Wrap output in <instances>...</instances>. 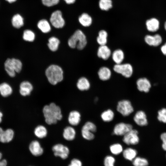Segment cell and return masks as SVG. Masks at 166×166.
Instances as JSON below:
<instances>
[{"instance_id":"cell-22","label":"cell","mask_w":166,"mask_h":166,"mask_svg":"<svg viewBox=\"0 0 166 166\" xmlns=\"http://www.w3.org/2000/svg\"><path fill=\"white\" fill-rule=\"evenodd\" d=\"M90 86L89 81L84 77L79 78L77 84V88L81 91L88 90L90 88Z\"/></svg>"},{"instance_id":"cell-9","label":"cell","mask_w":166,"mask_h":166,"mask_svg":"<svg viewBox=\"0 0 166 166\" xmlns=\"http://www.w3.org/2000/svg\"><path fill=\"white\" fill-rule=\"evenodd\" d=\"M133 128V126L131 124L120 122L114 126L113 133L117 136H124Z\"/></svg>"},{"instance_id":"cell-18","label":"cell","mask_w":166,"mask_h":166,"mask_svg":"<svg viewBox=\"0 0 166 166\" xmlns=\"http://www.w3.org/2000/svg\"><path fill=\"white\" fill-rule=\"evenodd\" d=\"M33 86L30 82L24 81L20 85L19 92L23 96L29 95L33 90Z\"/></svg>"},{"instance_id":"cell-46","label":"cell","mask_w":166,"mask_h":166,"mask_svg":"<svg viewBox=\"0 0 166 166\" xmlns=\"http://www.w3.org/2000/svg\"><path fill=\"white\" fill-rule=\"evenodd\" d=\"M68 4H72L76 0H64Z\"/></svg>"},{"instance_id":"cell-13","label":"cell","mask_w":166,"mask_h":166,"mask_svg":"<svg viewBox=\"0 0 166 166\" xmlns=\"http://www.w3.org/2000/svg\"><path fill=\"white\" fill-rule=\"evenodd\" d=\"M133 120L136 124L140 127L146 126L148 123L147 115L142 110H138L135 113Z\"/></svg>"},{"instance_id":"cell-16","label":"cell","mask_w":166,"mask_h":166,"mask_svg":"<svg viewBox=\"0 0 166 166\" xmlns=\"http://www.w3.org/2000/svg\"><path fill=\"white\" fill-rule=\"evenodd\" d=\"M146 29L151 33L157 32L159 29L160 23L159 21L156 18H152L147 20L145 23Z\"/></svg>"},{"instance_id":"cell-36","label":"cell","mask_w":166,"mask_h":166,"mask_svg":"<svg viewBox=\"0 0 166 166\" xmlns=\"http://www.w3.org/2000/svg\"><path fill=\"white\" fill-rule=\"evenodd\" d=\"M99 6L101 10L107 11L112 7V2L111 0H100Z\"/></svg>"},{"instance_id":"cell-2","label":"cell","mask_w":166,"mask_h":166,"mask_svg":"<svg viewBox=\"0 0 166 166\" xmlns=\"http://www.w3.org/2000/svg\"><path fill=\"white\" fill-rule=\"evenodd\" d=\"M45 75L49 82L55 85L63 79V71L59 66L52 65L49 66L45 71Z\"/></svg>"},{"instance_id":"cell-31","label":"cell","mask_w":166,"mask_h":166,"mask_svg":"<svg viewBox=\"0 0 166 166\" xmlns=\"http://www.w3.org/2000/svg\"><path fill=\"white\" fill-rule=\"evenodd\" d=\"M108 34L106 31L104 30L100 31L97 37V41L100 45H106L107 42Z\"/></svg>"},{"instance_id":"cell-17","label":"cell","mask_w":166,"mask_h":166,"mask_svg":"<svg viewBox=\"0 0 166 166\" xmlns=\"http://www.w3.org/2000/svg\"><path fill=\"white\" fill-rule=\"evenodd\" d=\"M81 115L77 111L73 110L70 112L68 117V121L72 126L78 125L81 121Z\"/></svg>"},{"instance_id":"cell-23","label":"cell","mask_w":166,"mask_h":166,"mask_svg":"<svg viewBox=\"0 0 166 166\" xmlns=\"http://www.w3.org/2000/svg\"><path fill=\"white\" fill-rule=\"evenodd\" d=\"M100 79L102 81L109 79L111 76V72L110 69L106 67H102L99 69L98 72Z\"/></svg>"},{"instance_id":"cell-35","label":"cell","mask_w":166,"mask_h":166,"mask_svg":"<svg viewBox=\"0 0 166 166\" xmlns=\"http://www.w3.org/2000/svg\"><path fill=\"white\" fill-rule=\"evenodd\" d=\"M132 164L134 166H148V164L146 159L137 156L132 160Z\"/></svg>"},{"instance_id":"cell-6","label":"cell","mask_w":166,"mask_h":166,"mask_svg":"<svg viewBox=\"0 0 166 166\" xmlns=\"http://www.w3.org/2000/svg\"><path fill=\"white\" fill-rule=\"evenodd\" d=\"M113 70L127 78L131 77L133 73L132 66L129 63L116 64L113 67Z\"/></svg>"},{"instance_id":"cell-8","label":"cell","mask_w":166,"mask_h":166,"mask_svg":"<svg viewBox=\"0 0 166 166\" xmlns=\"http://www.w3.org/2000/svg\"><path fill=\"white\" fill-rule=\"evenodd\" d=\"M144 41L148 46L156 47L162 44L163 39L161 35L159 34L154 35L148 34L145 36Z\"/></svg>"},{"instance_id":"cell-40","label":"cell","mask_w":166,"mask_h":166,"mask_svg":"<svg viewBox=\"0 0 166 166\" xmlns=\"http://www.w3.org/2000/svg\"><path fill=\"white\" fill-rule=\"evenodd\" d=\"M115 159L112 156L108 155L104 158V166H114Z\"/></svg>"},{"instance_id":"cell-45","label":"cell","mask_w":166,"mask_h":166,"mask_svg":"<svg viewBox=\"0 0 166 166\" xmlns=\"http://www.w3.org/2000/svg\"><path fill=\"white\" fill-rule=\"evenodd\" d=\"M2 155L0 152V166H6L7 162L5 159L2 160Z\"/></svg>"},{"instance_id":"cell-38","label":"cell","mask_w":166,"mask_h":166,"mask_svg":"<svg viewBox=\"0 0 166 166\" xmlns=\"http://www.w3.org/2000/svg\"><path fill=\"white\" fill-rule=\"evenodd\" d=\"M81 134L82 137L87 140H93L95 137L94 133L89 130L81 128Z\"/></svg>"},{"instance_id":"cell-11","label":"cell","mask_w":166,"mask_h":166,"mask_svg":"<svg viewBox=\"0 0 166 166\" xmlns=\"http://www.w3.org/2000/svg\"><path fill=\"white\" fill-rule=\"evenodd\" d=\"M50 22L55 28H62L65 25V22L63 18L61 11L59 10L53 12L51 16Z\"/></svg>"},{"instance_id":"cell-34","label":"cell","mask_w":166,"mask_h":166,"mask_svg":"<svg viewBox=\"0 0 166 166\" xmlns=\"http://www.w3.org/2000/svg\"><path fill=\"white\" fill-rule=\"evenodd\" d=\"M156 117L159 122L166 124V107L162 108L158 111Z\"/></svg>"},{"instance_id":"cell-12","label":"cell","mask_w":166,"mask_h":166,"mask_svg":"<svg viewBox=\"0 0 166 166\" xmlns=\"http://www.w3.org/2000/svg\"><path fill=\"white\" fill-rule=\"evenodd\" d=\"M136 85L138 90L141 92L145 93H148L152 86L150 80L145 77L138 78L136 81Z\"/></svg>"},{"instance_id":"cell-4","label":"cell","mask_w":166,"mask_h":166,"mask_svg":"<svg viewBox=\"0 0 166 166\" xmlns=\"http://www.w3.org/2000/svg\"><path fill=\"white\" fill-rule=\"evenodd\" d=\"M5 70L11 77H14L15 73H19L21 70L22 64L21 61L17 59L8 58L4 63Z\"/></svg>"},{"instance_id":"cell-43","label":"cell","mask_w":166,"mask_h":166,"mask_svg":"<svg viewBox=\"0 0 166 166\" xmlns=\"http://www.w3.org/2000/svg\"><path fill=\"white\" fill-rule=\"evenodd\" d=\"M82 163L79 160L74 158L72 160L68 166H82Z\"/></svg>"},{"instance_id":"cell-33","label":"cell","mask_w":166,"mask_h":166,"mask_svg":"<svg viewBox=\"0 0 166 166\" xmlns=\"http://www.w3.org/2000/svg\"><path fill=\"white\" fill-rule=\"evenodd\" d=\"M111 153L114 155H118L122 153L123 151L122 146L118 143H115L111 145L109 147Z\"/></svg>"},{"instance_id":"cell-48","label":"cell","mask_w":166,"mask_h":166,"mask_svg":"<svg viewBox=\"0 0 166 166\" xmlns=\"http://www.w3.org/2000/svg\"><path fill=\"white\" fill-rule=\"evenodd\" d=\"M6 1H7L9 3H12L14 2H15L16 1V0H6Z\"/></svg>"},{"instance_id":"cell-44","label":"cell","mask_w":166,"mask_h":166,"mask_svg":"<svg viewBox=\"0 0 166 166\" xmlns=\"http://www.w3.org/2000/svg\"><path fill=\"white\" fill-rule=\"evenodd\" d=\"M160 50L161 53L166 56V42L160 46Z\"/></svg>"},{"instance_id":"cell-10","label":"cell","mask_w":166,"mask_h":166,"mask_svg":"<svg viewBox=\"0 0 166 166\" xmlns=\"http://www.w3.org/2000/svg\"><path fill=\"white\" fill-rule=\"evenodd\" d=\"M52 150L55 156L60 157L63 159H66L69 153L68 148L61 144L54 145L52 148Z\"/></svg>"},{"instance_id":"cell-19","label":"cell","mask_w":166,"mask_h":166,"mask_svg":"<svg viewBox=\"0 0 166 166\" xmlns=\"http://www.w3.org/2000/svg\"><path fill=\"white\" fill-rule=\"evenodd\" d=\"M111 54V51L106 45H100L98 49V56L104 60L108 59Z\"/></svg>"},{"instance_id":"cell-7","label":"cell","mask_w":166,"mask_h":166,"mask_svg":"<svg viewBox=\"0 0 166 166\" xmlns=\"http://www.w3.org/2000/svg\"><path fill=\"white\" fill-rule=\"evenodd\" d=\"M123 142L128 145H135L140 141L139 132L136 129L133 128L123 136Z\"/></svg>"},{"instance_id":"cell-24","label":"cell","mask_w":166,"mask_h":166,"mask_svg":"<svg viewBox=\"0 0 166 166\" xmlns=\"http://www.w3.org/2000/svg\"><path fill=\"white\" fill-rule=\"evenodd\" d=\"M124 58V54L121 49L115 50L112 54V58L116 64H121Z\"/></svg>"},{"instance_id":"cell-28","label":"cell","mask_w":166,"mask_h":166,"mask_svg":"<svg viewBox=\"0 0 166 166\" xmlns=\"http://www.w3.org/2000/svg\"><path fill=\"white\" fill-rule=\"evenodd\" d=\"M79 21L81 24L85 27L90 26L92 23L91 17L87 14H82L79 18Z\"/></svg>"},{"instance_id":"cell-14","label":"cell","mask_w":166,"mask_h":166,"mask_svg":"<svg viewBox=\"0 0 166 166\" xmlns=\"http://www.w3.org/2000/svg\"><path fill=\"white\" fill-rule=\"evenodd\" d=\"M14 135V132L11 129L4 131L0 127V142L3 143L9 142L12 140Z\"/></svg>"},{"instance_id":"cell-15","label":"cell","mask_w":166,"mask_h":166,"mask_svg":"<svg viewBox=\"0 0 166 166\" xmlns=\"http://www.w3.org/2000/svg\"><path fill=\"white\" fill-rule=\"evenodd\" d=\"M29 149L34 156H41L43 153V149L40 143L37 140L32 141L29 144Z\"/></svg>"},{"instance_id":"cell-41","label":"cell","mask_w":166,"mask_h":166,"mask_svg":"<svg viewBox=\"0 0 166 166\" xmlns=\"http://www.w3.org/2000/svg\"><path fill=\"white\" fill-rule=\"evenodd\" d=\"M59 0H42V3L45 6L50 7L57 4Z\"/></svg>"},{"instance_id":"cell-49","label":"cell","mask_w":166,"mask_h":166,"mask_svg":"<svg viewBox=\"0 0 166 166\" xmlns=\"http://www.w3.org/2000/svg\"><path fill=\"white\" fill-rule=\"evenodd\" d=\"M164 28L165 30L166 31V22H165L164 24Z\"/></svg>"},{"instance_id":"cell-20","label":"cell","mask_w":166,"mask_h":166,"mask_svg":"<svg viewBox=\"0 0 166 166\" xmlns=\"http://www.w3.org/2000/svg\"><path fill=\"white\" fill-rule=\"evenodd\" d=\"M76 132L72 127L69 126L65 128L64 129L63 136L64 138L68 141L73 140L76 136Z\"/></svg>"},{"instance_id":"cell-5","label":"cell","mask_w":166,"mask_h":166,"mask_svg":"<svg viewBox=\"0 0 166 166\" xmlns=\"http://www.w3.org/2000/svg\"><path fill=\"white\" fill-rule=\"evenodd\" d=\"M117 110L124 117L129 116L134 110L131 102L128 100H123L119 101L117 103Z\"/></svg>"},{"instance_id":"cell-32","label":"cell","mask_w":166,"mask_h":166,"mask_svg":"<svg viewBox=\"0 0 166 166\" xmlns=\"http://www.w3.org/2000/svg\"><path fill=\"white\" fill-rule=\"evenodd\" d=\"M60 44V41L57 38L52 37L48 40V45L49 49L52 51H56Z\"/></svg>"},{"instance_id":"cell-25","label":"cell","mask_w":166,"mask_h":166,"mask_svg":"<svg viewBox=\"0 0 166 166\" xmlns=\"http://www.w3.org/2000/svg\"><path fill=\"white\" fill-rule=\"evenodd\" d=\"M113 111L111 109H108L103 111L101 114V119L105 122H109L113 121L114 117Z\"/></svg>"},{"instance_id":"cell-21","label":"cell","mask_w":166,"mask_h":166,"mask_svg":"<svg viewBox=\"0 0 166 166\" xmlns=\"http://www.w3.org/2000/svg\"><path fill=\"white\" fill-rule=\"evenodd\" d=\"M137 154V151L131 148H126L122 152L124 158L130 161H132L136 157Z\"/></svg>"},{"instance_id":"cell-39","label":"cell","mask_w":166,"mask_h":166,"mask_svg":"<svg viewBox=\"0 0 166 166\" xmlns=\"http://www.w3.org/2000/svg\"><path fill=\"white\" fill-rule=\"evenodd\" d=\"M82 128L89 130L94 133L97 130V128L96 125L92 122L89 121L85 123Z\"/></svg>"},{"instance_id":"cell-1","label":"cell","mask_w":166,"mask_h":166,"mask_svg":"<svg viewBox=\"0 0 166 166\" xmlns=\"http://www.w3.org/2000/svg\"><path fill=\"white\" fill-rule=\"evenodd\" d=\"M43 113L46 123L49 125L56 124L62 118L60 108L54 103L45 105Z\"/></svg>"},{"instance_id":"cell-47","label":"cell","mask_w":166,"mask_h":166,"mask_svg":"<svg viewBox=\"0 0 166 166\" xmlns=\"http://www.w3.org/2000/svg\"><path fill=\"white\" fill-rule=\"evenodd\" d=\"M3 116V114L0 111V123L2 121V117Z\"/></svg>"},{"instance_id":"cell-42","label":"cell","mask_w":166,"mask_h":166,"mask_svg":"<svg viewBox=\"0 0 166 166\" xmlns=\"http://www.w3.org/2000/svg\"><path fill=\"white\" fill-rule=\"evenodd\" d=\"M160 138L162 142V148L164 150L166 151V132L161 133Z\"/></svg>"},{"instance_id":"cell-30","label":"cell","mask_w":166,"mask_h":166,"mask_svg":"<svg viewBox=\"0 0 166 166\" xmlns=\"http://www.w3.org/2000/svg\"><path fill=\"white\" fill-rule=\"evenodd\" d=\"M12 23L14 27L16 28H20L24 24L23 18L19 14H15L12 18Z\"/></svg>"},{"instance_id":"cell-29","label":"cell","mask_w":166,"mask_h":166,"mask_svg":"<svg viewBox=\"0 0 166 166\" xmlns=\"http://www.w3.org/2000/svg\"><path fill=\"white\" fill-rule=\"evenodd\" d=\"M37 26L39 29L43 33H47L51 30L50 24L46 20H40L38 22Z\"/></svg>"},{"instance_id":"cell-27","label":"cell","mask_w":166,"mask_h":166,"mask_svg":"<svg viewBox=\"0 0 166 166\" xmlns=\"http://www.w3.org/2000/svg\"><path fill=\"white\" fill-rule=\"evenodd\" d=\"M34 133L35 136L39 138H43L46 136L47 131L46 128L42 125H39L35 128Z\"/></svg>"},{"instance_id":"cell-37","label":"cell","mask_w":166,"mask_h":166,"mask_svg":"<svg viewBox=\"0 0 166 166\" xmlns=\"http://www.w3.org/2000/svg\"><path fill=\"white\" fill-rule=\"evenodd\" d=\"M35 38V34L31 30H27L24 31L23 38L25 41L30 42H33Z\"/></svg>"},{"instance_id":"cell-26","label":"cell","mask_w":166,"mask_h":166,"mask_svg":"<svg viewBox=\"0 0 166 166\" xmlns=\"http://www.w3.org/2000/svg\"><path fill=\"white\" fill-rule=\"evenodd\" d=\"M12 89L10 86L6 83L0 84V93L4 97H7L11 94Z\"/></svg>"},{"instance_id":"cell-3","label":"cell","mask_w":166,"mask_h":166,"mask_svg":"<svg viewBox=\"0 0 166 166\" xmlns=\"http://www.w3.org/2000/svg\"><path fill=\"white\" fill-rule=\"evenodd\" d=\"M87 43L86 37L80 30H77L68 41L69 46L72 48L76 47L79 50L83 49Z\"/></svg>"}]
</instances>
